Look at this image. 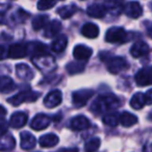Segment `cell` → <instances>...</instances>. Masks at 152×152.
Here are the masks:
<instances>
[{"label":"cell","instance_id":"35","mask_svg":"<svg viewBox=\"0 0 152 152\" xmlns=\"http://www.w3.org/2000/svg\"><path fill=\"white\" fill-rule=\"evenodd\" d=\"M7 131V122L3 119H0V135L5 134Z\"/></svg>","mask_w":152,"mask_h":152},{"label":"cell","instance_id":"19","mask_svg":"<svg viewBox=\"0 0 152 152\" xmlns=\"http://www.w3.org/2000/svg\"><path fill=\"white\" fill-rule=\"evenodd\" d=\"M61 30V23L57 20H52L50 21L47 26L45 27L44 37L45 38H53L56 37Z\"/></svg>","mask_w":152,"mask_h":152},{"label":"cell","instance_id":"15","mask_svg":"<svg viewBox=\"0 0 152 152\" xmlns=\"http://www.w3.org/2000/svg\"><path fill=\"white\" fill-rule=\"evenodd\" d=\"M16 73L18 77L22 80L28 81L34 78V71L26 64H18L16 66Z\"/></svg>","mask_w":152,"mask_h":152},{"label":"cell","instance_id":"20","mask_svg":"<svg viewBox=\"0 0 152 152\" xmlns=\"http://www.w3.org/2000/svg\"><path fill=\"white\" fill-rule=\"evenodd\" d=\"M21 148L23 150H31L36 146V137L28 131H24L20 134Z\"/></svg>","mask_w":152,"mask_h":152},{"label":"cell","instance_id":"13","mask_svg":"<svg viewBox=\"0 0 152 152\" xmlns=\"http://www.w3.org/2000/svg\"><path fill=\"white\" fill-rule=\"evenodd\" d=\"M27 50L28 55H31L32 57L41 56V55H46L48 54V50L47 47L44 44L39 42H32L27 44Z\"/></svg>","mask_w":152,"mask_h":152},{"label":"cell","instance_id":"36","mask_svg":"<svg viewBox=\"0 0 152 152\" xmlns=\"http://www.w3.org/2000/svg\"><path fill=\"white\" fill-rule=\"evenodd\" d=\"M9 56V49L5 46H0V61Z\"/></svg>","mask_w":152,"mask_h":152},{"label":"cell","instance_id":"29","mask_svg":"<svg viewBox=\"0 0 152 152\" xmlns=\"http://www.w3.org/2000/svg\"><path fill=\"white\" fill-rule=\"evenodd\" d=\"M49 23V18L47 15H39L36 16L32 20V27L34 30H39L41 28H44Z\"/></svg>","mask_w":152,"mask_h":152},{"label":"cell","instance_id":"21","mask_svg":"<svg viewBox=\"0 0 152 152\" xmlns=\"http://www.w3.org/2000/svg\"><path fill=\"white\" fill-rule=\"evenodd\" d=\"M106 9L104 5L101 4H97V3H94L91 4L87 10V13L90 17L92 18H96V19H101L105 16L106 14Z\"/></svg>","mask_w":152,"mask_h":152},{"label":"cell","instance_id":"22","mask_svg":"<svg viewBox=\"0 0 152 152\" xmlns=\"http://www.w3.org/2000/svg\"><path fill=\"white\" fill-rule=\"evenodd\" d=\"M59 142V139L56 134L54 133H47L40 137L39 143L40 146L43 148H49V147H54L55 145H57V143Z\"/></svg>","mask_w":152,"mask_h":152},{"label":"cell","instance_id":"18","mask_svg":"<svg viewBox=\"0 0 152 152\" xmlns=\"http://www.w3.org/2000/svg\"><path fill=\"white\" fill-rule=\"evenodd\" d=\"M16 146V140L10 133H5V134L0 137V151L5 152V151H12Z\"/></svg>","mask_w":152,"mask_h":152},{"label":"cell","instance_id":"24","mask_svg":"<svg viewBox=\"0 0 152 152\" xmlns=\"http://www.w3.org/2000/svg\"><path fill=\"white\" fill-rule=\"evenodd\" d=\"M68 45V39L66 36L61 34V36H58L54 41L52 42V45H51V49H52L54 52H63L66 49Z\"/></svg>","mask_w":152,"mask_h":152},{"label":"cell","instance_id":"1","mask_svg":"<svg viewBox=\"0 0 152 152\" xmlns=\"http://www.w3.org/2000/svg\"><path fill=\"white\" fill-rule=\"evenodd\" d=\"M121 105V101L117 96L107 94L98 97L92 104V112L95 114H103L115 110Z\"/></svg>","mask_w":152,"mask_h":152},{"label":"cell","instance_id":"17","mask_svg":"<svg viewBox=\"0 0 152 152\" xmlns=\"http://www.w3.org/2000/svg\"><path fill=\"white\" fill-rule=\"evenodd\" d=\"M93 54V50L86 45H77L73 50V56L78 61H86Z\"/></svg>","mask_w":152,"mask_h":152},{"label":"cell","instance_id":"16","mask_svg":"<svg viewBox=\"0 0 152 152\" xmlns=\"http://www.w3.org/2000/svg\"><path fill=\"white\" fill-rule=\"evenodd\" d=\"M28 120V116L24 112H17L13 114V116L10 119V126L13 128H21L26 124Z\"/></svg>","mask_w":152,"mask_h":152},{"label":"cell","instance_id":"8","mask_svg":"<svg viewBox=\"0 0 152 152\" xmlns=\"http://www.w3.org/2000/svg\"><path fill=\"white\" fill-rule=\"evenodd\" d=\"M28 55L27 44H22V43H17L10 46L9 48V57L13 59L22 58V57Z\"/></svg>","mask_w":152,"mask_h":152},{"label":"cell","instance_id":"5","mask_svg":"<svg viewBox=\"0 0 152 152\" xmlns=\"http://www.w3.org/2000/svg\"><path fill=\"white\" fill-rule=\"evenodd\" d=\"M107 65V70L113 74H118L128 68V63L126 59L121 56H110L104 59Z\"/></svg>","mask_w":152,"mask_h":152},{"label":"cell","instance_id":"25","mask_svg":"<svg viewBox=\"0 0 152 152\" xmlns=\"http://www.w3.org/2000/svg\"><path fill=\"white\" fill-rule=\"evenodd\" d=\"M16 86L14 80L9 77V76H3L0 78V92L3 94L9 93V92H12L13 90H15Z\"/></svg>","mask_w":152,"mask_h":152},{"label":"cell","instance_id":"12","mask_svg":"<svg viewBox=\"0 0 152 152\" xmlns=\"http://www.w3.org/2000/svg\"><path fill=\"white\" fill-rule=\"evenodd\" d=\"M124 13L128 17L132 18V19H137V18L141 17L142 14H143V7L137 1H131V2H128L125 5Z\"/></svg>","mask_w":152,"mask_h":152},{"label":"cell","instance_id":"34","mask_svg":"<svg viewBox=\"0 0 152 152\" xmlns=\"http://www.w3.org/2000/svg\"><path fill=\"white\" fill-rule=\"evenodd\" d=\"M55 3H56V0H39L37 7L40 11H46L54 7Z\"/></svg>","mask_w":152,"mask_h":152},{"label":"cell","instance_id":"26","mask_svg":"<svg viewBox=\"0 0 152 152\" xmlns=\"http://www.w3.org/2000/svg\"><path fill=\"white\" fill-rule=\"evenodd\" d=\"M120 123L124 127H131L137 123V118L133 114L124 112L120 115Z\"/></svg>","mask_w":152,"mask_h":152},{"label":"cell","instance_id":"14","mask_svg":"<svg viewBox=\"0 0 152 152\" xmlns=\"http://www.w3.org/2000/svg\"><path fill=\"white\" fill-rule=\"evenodd\" d=\"M148 53H149V46L145 42H142V41L134 43L130 48V54L134 58L146 56Z\"/></svg>","mask_w":152,"mask_h":152},{"label":"cell","instance_id":"39","mask_svg":"<svg viewBox=\"0 0 152 152\" xmlns=\"http://www.w3.org/2000/svg\"><path fill=\"white\" fill-rule=\"evenodd\" d=\"M5 115H7V110H5L2 105H0V119L4 118Z\"/></svg>","mask_w":152,"mask_h":152},{"label":"cell","instance_id":"2","mask_svg":"<svg viewBox=\"0 0 152 152\" xmlns=\"http://www.w3.org/2000/svg\"><path fill=\"white\" fill-rule=\"evenodd\" d=\"M39 97H40V93H37V92L27 90V91L20 92L17 95L9 98L7 101H9V103H11L12 105L17 106V105H20V104L24 103V102H34L38 100Z\"/></svg>","mask_w":152,"mask_h":152},{"label":"cell","instance_id":"27","mask_svg":"<svg viewBox=\"0 0 152 152\" xmlns=\"http://www.w3.org/2000/svg\"><path fill=\"white\" fill-rule=\"evenodd\" d=\"M76 12H77V7L74 4L65 5V7H61L57 10V14H58V15L61 16V18H63V19H69V18H71Z\"/></svg>","mask_w":152,"mask_h":152},{"label":"cell","instance_id":"38","mask_svg":"<svg viewBox=\"0 0 152 152\" xmlns=\"http://www.w3.org/2000/svg\"><path fill=\"white\" fill-rule=\"evenodd\" d=\"M146 28H147V34L150 38L152 39V22H148L147 25H146Z\"/></svg>","mask_w":152,"mask_h":152},{"label":"cell","instance_id":"10","mask_svg":"<svg viewBox=\"0 0 152 152\" xmlns=\"http://www.w3.org/2000/svg\"><path fill=\"white\" fill-rule=\"evenodd\" d=\"M91 126V123H90L89 119L87 117L83 116V115H79V116H76L70 121V127H71L73 130L76 131H80L85 130V129L89 128Z\"/></svg>","mask_w":152,"mask_h":152},{"label":"cell","instance_id":"37","mask_svg":"<svg viewBox=\"0 0 152 152\" xmlns=\"http://www.w3.org/2000/svg\"><path fill=\"white\" fill-rule=\"evenodd\" d=\"M145 100H146V104H152V89L147 91V93L145 94Z\"/></svg>","mask_w":152,"mask_h":152},{"label":"cell","instance_id":"7","mask_svg":"<svg viewBox=\"0 0 152 152\" xmlns=\"http://www.w3.org/2000/svg\"><path fill=\"white\" fill-rule=\"evenodd\" d=\"M134 79L139 87L152 85V67H146L139 70L135 74Z\"/></svg>","mask_w":152,"mask_h":152},{"label":"cell","instance_id":"33","mask_svg":"<svg viewBox=\"0 0 152 152\" xmlns=\"http://www.w3.org/2000/svg\"><path fill=\"white\" fill-rule=\"evenodd\" d=\"M85 70V64L83 63H76V61H73V63H69L67 65V71L69 72L70 74H77L80 73Z\"/></svg>","mask_w":152,"mask_h":152},{"label":"cell","instance_id":"9","mask_svg":"<svg viewBox=\"0 0 152 152\" xmlns=\"http://www.w3.org/2000/svg\"><path fill=\"white\" fill-rule=\"evenodd\" d=\"M63 99V95L59 90H53L50 93L47 94V96L44 99V105L48 108H54L57 105H59Z\"/></svg>","mask_w":152,"mask_h":152},{"label":"cell","instance_id":"23","mask_svg":"<svg viewBox=\"0 0 152 152\" xmlns=\"http://www.w3.org/2000/svg\"><path fill=\"white\" fill-rule=\"evenodd\" d=\"M81 32H83V34L86 38L96 39L98 37V34H99V28L94 23H87L83 25Z\"/></svg>","mask_w":152,"mask_h":152},{"label":"cell","instance_id":"4","mask_svg":"<svg viewBox=\"0 0 152 152\" xmlns=\"http://www.w3.org/2000/svg\"><path fill=\"white\" fill-rule=\"evenodd\" d=\"M128 39V34L122 27H112L105 34V41L108 43H125Z\"/></svg>","mask_w":152,"mask_h":152},{"label":"cell","instance_id":"30","mask_svg":"<svg viewBox=\"0 0 152 152\" xmlns=\"http://www.w3.org/2000/svg\"><path fill=\"white\" fill-rule=\"evenodd\" d=\"M102 121H103L104 124L108 125V126H117L118 123L120 122V115L116 112H112L106 114L105 116H103L102 118Z\"/></svg>","mask_w":152,"mask_h":152},{"label":"cell","instance_id":"31","mask_svg":"<svg viewBox=\"0 0 152 152\" xmlns=\"http://www.w3.org/2000/svg\"><path fill=\"white\" fill-rule=\"evenodd\" d=\"M123 0H108L106 1L104 7H105L106 11H110L113 13H120L122 10L123 5Z\"/></svg>","mask_w":152,"mask_h":152},{"label":"cell","instance_id":"28","mask_svg":"<svg viewBox=\"0 0 152 152\" xmlns=\"http://www.w3.org/2000/svg\"><path fill=\"white\" fill-rule=\"evenodd\" d=\"M146 104L145 100V94L143 93H137L132 96L130 99V106L134 110H141Z\"/></svg>","mask_w":152,"mask_h":152},{"label":"cell","instance_id":"40","mask_svg":"<svg viewBox=\"0 0 152 152\" xmlns=\"http://www.w3.org/2000/svg\"><path fill=\"white\" fill-rule=\"evenodd\" d=\"M57 152H78V150L76 149V148H72V149H61V150H58Z\"/></svg>","mask_w":152,"mask_h":152},{"label":"cell","instance_id":"6","mask_svg":"<svg viewBox=\"0 0 152 152\" xmlns=\"http://www.w3.org/2000/svg\"><path fill=\"white\" fill-rule=\"evenodd\" d=\"M94 92L92 90H79V91H76L72 94V101H73V104L75 107L79 108L85 106L86 104L88 103L91 97L93 96Z\"/></svg>","mask_w":152,"mask_h":152},{"label":"cell","instance_id":"32","mask_svg":"<svg viewBox=\"0 0 152 152\" xmlns=\"http://www.w3.org/2000/svg\"><path fill=\"white\" fill-rule=\"evenodd\" d=\"M100 144H101V141H100L99 137H93L90 141L87 142L85 146V151L86 152H95L99 149Z\"/></svg>","mask_w":152,"mask_h":152},{"label":"cell","instance_id":"3","mask_svg":"<svg viewBox=\"0 0 152 152\" xmlns=\"http://www.w3.org/2000/svg\"><path fill=\"white\" fill-rule=\"evenodd\" d=\"M34 65L44 73H48L55 69V61L52 56L49 54L41 55V56L32 57L31 58Z\"/></svg>","mask_w":152,"mask_h":152},{"label":"cell","instance_id":"11","mask_svg":"<svg viewBox=\"0 0 152 152\" xmlns=\"http://www.w3.org/2000/svg\"><path fill=\"white\" fill-rule=\"evenodd\" d=\"M50 122H51V119L47 115L39 114L32 119L30 126L34 130H43V129L47 128L49 126Z\"/></svg>","mask_w":152,"mask_h":152}]
</instances>
